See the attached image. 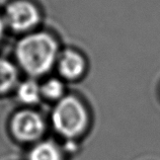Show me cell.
Returning <instances> with one entry per match:
<instances>
[{"instance_id":"6da1fadb","label":"cell","mask_w":160,"mask_h":160,"mask_svg":"<svg viewBox=\"0 0 160 160\" xmlns=\"http://www.w3.org/2000/svg\"><path fill=\"white\" fill-rule=\"evenodd\" d=\"M22 69L32 77L48 73L59 58L57 41L50 33L35 32L23 37L15 47Z\"/></svg>"},{"instance_id":"7a4b0ae2","label":"cell","mask_w":160,"mask_h":160,"mask_svg":"<svg viewBox=\"0 0 160 160\" xmlns=\"http://www.w3.org/2000/svg\"><path fill=\"white\" fill-rule=\"evenodd\" d=\"M52 122L55 130L62 136L76 137L86 127V109L81 102L73 96L63 98L54 108Z\"/></svg>"},{"instance_id":"3957f363","label":"cell","mask_w":160,"mask_h":160,"mask_svg":"<svg viewBox=\"0 0 160 160\" xmlns=\"http://www.w3.org/2000/svg\"><path fill=\"white\" fill-rule=\"evenodd\" d=\"M4 22L15 32H26L36 28L41 20L40 11L28 0H14L4 10Z\"/></svg>"},{"instance_id":"277c9868","label":"cell","mask_w":160,"mask_h":160,"mask_svg":"<svg viewBox=\"0 0 160 160\" xmlns=\"http://www.w3.org/2000/svg\"><path fill=\"white\" fill-rule=\"evenodd\" d=\"M11 131L14 137L22 142L38 140L45 131L42 117L35 112L23 111L18 112L11 121Z\"/></svg>"},{"instance_id":"5b68a950","label":"cell","mask_w":160,"mask_h":160,"mask_svg":"<svg viewBox=\"0 0 160 160\" xmlns=\"http://www.w3.org/2000/svg\"><path fill=\"white\" fill-rule=\"evenodd\" d=\"M85 70V59L77 51L65 50L58 58V71L66 79L75 80L81 77Z\"/></svg>"},{"instance_id":"8992f818","label":"cell","mask_w":160,"mask_h":160,"mask_svg":"<svg viewBox=\"0 0 160 160\" xmlns=\"http://www.w3.org/2000/svg\"><path fill=\"white\" fill-rule=\"evenodd\" d=\"M18 82V71L15 65L0 57V94L7 93Z\"/></svg>"},{"instance_id":"52a82bcc","label":"cell","mask_w":160,"mask_h":160,"mask_svg":"<svg viewBox=\"0 0 160 160\" xmlns=\"http://www.w3.org/2000/svg\"><path fill=\"white\" fill-rule=\"evenodd\" d=\"M28 160H62V154L55 143L42 142L32 148Z\"/></svg>"},{"instance_id":"ba28073f","label":"cell","mask_w":160,"mask_h":160,"mask_svg":"<svg viewBox=\"0 0 160 160\" xmlns=\"http://www.w3.org/2000/svg\"><path fill=\"white\" fill-rule=\"evenodd\" d=\"M18 98L22 102L27 104L37 103L40 100L42 95L41 86L35 80L28 79L26 81L18 84V90H16Z\"/></svg>"},{"instance_id":"9c48e42d","label":"cell","mask_w":160,"mask_h":160,"mask_svg":"<svg viewBox=\"0 0 160 160\" xmlns=\"http://www.w3.org/2000/svg\"><path fill=\"white\" fill-rule=\"evenodd\" d=\"M41 92L48 99H60L64 94V84L57 78H50L41 86Z\"/></svg>"},{"instance_id":"30bf717a","label":"cell","mask_w":160,"mask_h":160,"mask_svg":"<svg viewBox=\"0 0 160 160\" xmlns=\"http://www.w3.org/2000/svg\"><path fill=\"white\" fill-rule=\"evenodd\" d=\"M5 27L6 24L4 22V18L3 16L0 14V43H1V41L4 37V31H5Z\"/></svg>"}]
</instances>
